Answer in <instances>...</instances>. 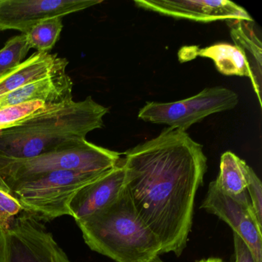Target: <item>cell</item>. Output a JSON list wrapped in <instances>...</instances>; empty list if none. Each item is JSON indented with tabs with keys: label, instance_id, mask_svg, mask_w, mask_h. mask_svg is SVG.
<instances>
[{
	"label": "cell",
	"instance_id": "cell-14",
	"mask_svg": "<svg viewBox=\"0 0 262 262\" xmlns=\"http://www.w3.org/2000/svg\"><path fill=\"white\" fill-rule=\"evenodd\" d=\"M182 62L196 56L208 58L214 62L217 71L225 76H245L251 79L249 62L242 49L228 43H217L206 48L185 47L179 53Z\"/></svg>",
	"mask_w": 262,
	"mask_h": 262
},
{
	"label": "cell",
	"instance_id": "cell-16",
	"mask_svg": "<svg viewBox=\"0 0 262 262\" xmlns=\"http://www.w3.org/2000/svg\"><path fill=\"white\" fill-rule=\"evenodd\" d=\"M252 171L245 161L231 151H226L221 157L220 172L213 182L227 195L237 198L248 192L247 188Z\"/></svg>",
	"mask_w": 262,
	"mask_h": 262
},
{
	"label": "cell",
	"instance_id": "cell-23",
	"mask_svg": "<svg viewBox=\"0 0 262 262\" xmlns=\"http://www.w3.org/2000/svg\"><path fill=\"white\" fill-rule=\"evenodd\" d=\"M222 261V259L217 258V257H209V258L206 259H202V260H199L197 262H221ZM148 262H164L162 261V259L159 257V255L156 256L154 258L150 260Z\"/></svg>",
	"mask_w": 262,
	"mask_h": 262
},
{
	"label": "cell",
	"instance_id": "cell-7",
	"mask_svg": "<svg viewBox=\"0 0 262 262\" xmlns=\"http://www.w3.org/2000/svg\"><path fill=\"white\" fill-rule=\"evenodd\" d=\"M237 102L238 96L234 92L224 87H211L177 102H147L139 110L138 117L145 122L165 124L186 132L210 115L232 110Z\"/></svg>",
	"mask_w": 262,
	"mask_h": 262
},
{
	"label": "cell",
	"instance_id": "cell-9",
	"mask_svg": "<svg viewBox=\"0 0 262 262\" xmlns=\"http://www.w3.org/2000/svg\"><path fill=\"white\" fill-rule=\"evenodd\" d=\"M102 0H0V31L28 33L39 23L102 4Z\"/></svg>",
	"mask_w": 262,
	"mask_h": 262
},
{
	"label": "cell",
	"instance_id": "cell-21",
	"mask_svg": "<svg viewBox=\"0 0 262 262\" xmlns=\"http://www.w3.org/2000/svg\"><path fill=\"white\" fill-rule=\"evenodd\" d=\"M247 191L250 195V202L259 223L262 225V185L259 178L253 171L250 176Z\"/></svg>",
	"mask_w": 262,
	"mask_h": 262
},
{
	"label": "cell",
	"instance_id": "cell-15",
	"mask_svg": "<svg viewBox=\"0 0 262 262\" xmlns=\"http://www.w3.org/2000/svg\"><path fill=\"white\" fill-rule=\"evenodd\" d=\"M251 23L243 20L227 21L234 45L242 49L249 62L251 74L250 79L259 105L261 107V42L256 35Z\"/></svg>",
	"mask_w": 262,
	"mask_h": 262
},
{
	"label": "cell",
	"instance_id": "cell-2",
	"mask_svg": "<svg viewBox=\"0 0 262 262\" xmlns=\"http://www.w3.org/2000/svg\"><path fill=\"white\" fill-rule=\"evenodd\" d=\"M108 108L88 96L47 105L27 119L0 131V156L16 159L36 157L70 148L86 140L89 133L102 128Z\"/></svg>",
	"mask_w": 262,
	"mask_h": 262
},
{
	"label": "cell",
	"instance_id": "cell-24",
	"mask_svg": "<svg viewBox=\"0 0 262 262\" xmlns=\"http://www.w3.org/2000/svg\"><path fill=\"white\" fill-rule=\"evenodd\" d=\"M0 191H3V192L7 193V194H10L12 195V191L11 189L9 188L8 185L5 183L4 179H2V177L0 176Z\"/></svg>",
	"mask_w": 262,
	"mask_h": 262
},
{
	"label": "cell",
	"instance_id": "cell-10",
	"mask_svg": "<svg viewBox=\"0 0 262 262\" xmlns=\"http://www.w3.org/2000/svg\"><path fill=\"white\" fill-rule=\"evenodd\" d=\"M134 3L144 10L196 22L253 21L243 7L228 0H136Z\"/></svg>",
	"mask_w": 262,
	"mask_h": 262
},
{
	"label": "cell",
	"instance_id": "cell-6",
	"mask_svg": "<svg viewBox=\"0 0 262 262\" xmlns=\"http://www.w3.org/2000/svg\"><path fill=\"white\" fill-rule=\"evenodd\" d=\"M0 262H71L53 234L26 212L0 229Z\"/></svg>",
	"mask_w": 262,
	"mask_h": 262
},
{
	"label": "cell",
	"instance_id": "cell-17",
	"mask_svg": "<svg viewBox=\"0 0 262 262\" xmlns=\"http://www.w3.org/2000/svg\"><path fill=\"white\" fill-rule=\"evenodd\" d=\"M63 29L62 17L52 18L39 23L26 33L30 48L39 53H50L60 38Z\"/></svg>",
	"mask_w": 262,
	"mask_h": 262
},
{
	"label": "cell",
	"instance_id": "cell-22",
	"mask_svg": "<svg viewBox=\"0 0 262 262\" xmlns=\"http://www.w3.org/2000/svg\"><path fill=\"white\" fill-rule=\"evenodd\" d=\"M234 262H254L251 252L245 242L234 233Z\"/></svg>",
	"mask_w": 262,
	"mask_h": 262
},
{
	"label": "cell",
	"instance_id": "cell-25",
	"mask_svg": "<svg viewBox=\"0 0 262 262\" xmlns=\"http://www.w3.org/2000/svg\"><path fill=\"white\" fill-rule=\"evenodd\" d=\"M221 262H225V261H223V260H222V261H221Z\"/></svg>",
	"mask_w": 262,
	"mask_h": 262
},
{
	"label": "cell",
	"instance_id": "cell-20",
	"mask_svg": "<svg viewBox=\"0 0 262 262\" xmlns=\"http://www.w3.org/2000/svg\"><path fill=\"white\" fill-rule=\"evenodd\" d=\"M22 211V206L13 195L0 191V229L7 228Z\"/></svg>",
	"mask_w": 262,
	"mask_h": 262
},
{
	"label": "cell",
	"instance_id": "cell-8",
	"mask_svg": "<svg viewBox=\"0 0 262 262\" xmlns=\"http://www.w3.org/2000/svg\"><path fill=\"white\" fill-rule=\"evenodd\" d=\"M201 208L226 222L245 242L254 262H262V225L256 217L248 192L231 198L211 182Z\"/></svg>",
	"mask_w": 262,
	"mask_h": 262
},
{
	"label": "cell",
	"instance_id": "cell-5",
	"mask_svg": "<svg viewBox=\"0 0 262 262\" xmlns=\"http://www.w3.org/2000/svg\"><path fill=\"white\" fill-rule=\"evenodd\" d=\"M108 171H53L19 182L10 189L12 195L22 206L23 211L37 220L48 222L70 215V203L76 193Z\"/></svg>",
	"mask_w": 262,
	"mask_h": 262
},
{
	"label": "cell",
	"instance_id": "cell-18",
	"mask_svg": "<svg viewBox=\"0 0 262 262\" xmlns=\"http://www.w3.org/2000/svg\"><path fill=\"white\" fill-rule=\"evenodd\" d=\"M30 49L26 34L10 38L4 48L0 50V78L21 65Z\"/></svg>",
	"mask_w": 262,
	"mask_h": 262
},
{
	"label": "cell",
	"instance_id": "cell-12",
	"mask_svg": "<svg viewBox=\"0 0 262 262\" xmlns=\"http://www.w3.org/2000/svg\"><path fill=\"white\" fill-rule=\"evenodd\" d=\"M73 89L71 77L62 70L0 96V110L35 101L49 105L64 103L73 100Z\"/></svg>",
	"mask_w": 262,
	"mask_h": 262
},
{
	"label": "cell",
	"instance_id": "cell-3",
	"mask_svg": "<svg viewBox=\"0 0 262 262\" xmlns=\"http://www.w3.org/2000/svg\"><path fill=\"white\" fill-rule=\"evenodd\" d=\"M92 251L116 262H148L160 255L162 245L140 219L129 193L93 215L76 222Z\"/></svg>",
	"mask_w": 262,
	"mask_h": 262
},
{
	"label": "cell",
	"instance_id": "cell-13",
	"mask_svg": "<svg viewBox=\"0 0 262 262\" xmlns=\"http://www.w3.org/2000/svg\"><path fill=\"white\" fill-rule=\"evenodd\" d=\"M69 61L57 54L36 52L17 68L0 78V96L8 94L27 84L67 70Z\"/></svg>",
	"mask_w": 262,
	"mask_h": 262
},
{
	"label": "cell",
	"instance_id": "cell-1",
	"mask_svg": "<svg viewBox=\"0 0 262 262\" xmlns=\"http://www.w3.org/2000/svg\"><path fill=\"white\" fill-rule=\"evenodd\" d=\"M124 155L125 188L138 214L160 242L161 254L180 256L208 168L203 147L186 132L168 127Z\"/></svg>",
	"mask_w": 262,
	"mask_h": 262
},
{
	"label": "cell",
	"instance_id": "cell-4",
	"mask_svg": "<svg viewBox=\"0 0 262 262\" xmlns=\"http://www.w3.org/2000/svg\"><path fill=\"white\" fill-rule=\"evenodd\" d=\"M120 159V153L85 140L70 148L28 159L0 156V176L10 188L19 182L53 171H108L116 166Z\"/></svg>",
	"mask_w": 262,
	"mask_h": 262
},
{
	"label": "cell",
	"instance_id": "cell-11",
	"mask_svg": "<svg viewBox=\"0 0 262 262\" xmlns=\"http://www.w3.org/2000/svg\"><path fill=\"white\" fill-rule=\"evenodd\" d=\"M125 188V170L121 159L100 179L76 193L70 203V216L78 222L93 215L117 201Z\"/></svg>",
	"mask_w": 262,
	"mask_h": 262
},
{
	"label": "cell",
	"instance_id": "cell-19",
	"mask_svg": "<svg viewBox=\"0 0 262 262\" xmlns=\"http://www.w3.org/2000/svg\"><path fill=\"white\" fill-rule=\"evenodd\" d=\"M47 105H49L41 101H35L0 110V131L10 128L24 119L36 114Z\"/></svg>",
	"mask_w": 262,
	"mask_h": 262
}]
</instances>
